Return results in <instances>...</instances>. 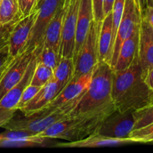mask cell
<instances>
[{
  "mask_svg": "<svg viewBox=\"0 0 153 153\" xmlns=\"http://www.w3.org/2000/svg\"><path fill=\"white\" fill-rule=\"evenodd\" d=\"M79 100V98L76 99L58 108L46 107L23 117L16 118L13 116L1 128L5 130L24 131L34 135H38L56 122L70 117V112L76 105Z\"/></svg>",
  "mask_w": 153,
  "mask_h": 153,
  "instance_id": "4",
  "label": "cell"
},
{
  "mask_svg": "<svg viewBox=\"0 0 153 153\" xmlns=\"http://www.w3.org/2000/svg\"><path fill=\"white\" fill-rule=\"evenodd\" d=\"M40 1V0H39V1H38V2H39V1Z\"/></svg>",
  "mask_w": 153,
  "mask_h": 153,
  "instance_id": "42",
  "label": "cell"
},
{
  "mask_svg": "<svg viewBox=\"0 0 153 153\" xmlns=\"http://www.w3.org/2000/svg\"><path fill=\"white\" fill-rule=\"evenodd\" d=\"M134 143L131 137L114 138L94 132L88 137L77 141H67L56 143L55 147H97V146H114Z\"/></svg>",
  "mask_w": 153,
  "mask_h": 153,
  "instance_id": "18",
  "label": "cell"
},
{
  "mask_svg": "<svg viewBox=\"0 0 153 153\" xmlns=\"http://www.w3.org/2000/svg\"><path fill=\"white\" fill-rule=\"evenodd\" d=\"M142 16H144L145 19L147 20V22L152 25L153 28V7L152 6H150V5L146 6L144 12H143V14L142 15Z\"/></svg>",
  "mask_w": 153,
  "mask_h": 153,
  "instance_id": "34",
  "label": "cell"
},
{
  "mask_svg": "<svg viewBox=\"0 0 153 153\" xmlns=\"http://www.w3.org/2000/svg\"><path fill=\"white\" fill-rule=\"evenodd\" d=\"M35 49H25L15 56L0 79V100L3 96L17 85L25 74Z\"/></svg>",
  "mask_w": 153,
  "mask_h": 153,
  "instance_id": "11",
  "label": "cell"
},
{
  "mask_svg": "<svg viewBox=\"0 0 153 153\" xmlns=\"http://www.w3.org/2000/svg\"><path fill=\"white\" fill-rule=\"evenodd\" d=\"M134 126L133 111H115L101 123L95 132L114 138L128 137Z\"/></svg>",
  "mask_w": 153,
  "mask_h": 153,
  "instance_id": "10",
  "label": "cell"
},
{
  "mask_svg": "<svg viewBox=\"0 0 153 153\" xmlns=\"http://www.w3.org/2000/svg\"><path fill=\"white\" fill-rule=\"evenodd\" d=\"M54 140L19 131L5 130L0 133L1 147H46L52 146Z\"/></svg>",
  "mask_w": 153,
  "mask_h": 153,
  "instance_id": "15",
  "label": "cell"
},
{
  "mask_svg": "<svg viewBox=\"0 0 153 153\" xmlns=\"http://www.w3.org/2000/svg\"><path fill=\"white\" fill-rule=\"evenodd\" d=\"M74 63L73 58L61 57L58 65L53 70L54 80L59 85L61 91L73 78Z\"/></svg>",
  "mask_w": 153,
  "mask_h": 153,
  "instance_id": "22",
  "label": "cell"
},
{
  "mask_svg": "<svg viewBox=\"0 0 153 153\" xmlns=\"http://www.w3.org/2000/svg\"><path fill=\"white\" fill-rule=\"evenodd\" d=\"M16 1H17V0H16Z\"/></svg>",
  "mask_w": 153,
  "mask_h": 153,
  "instance_id": "43",
  "label": "cell"
},
{
  "mask_svg": "<svg viewBox=\"0 0 153 153\" xmlns=\"http://www.w3.org/2000/svg\"><path fill=\"white\" fill-rule=\"evenodd\" d=\"M100 23L93 21L82 47L73 58L74 73L73 78H78L94 70L99 63L98 34Z\"/></svg>",
  "mask_w": 153,
  "mask_h": 153,
  "instance_id": "5",
  "label": "cell"
},
{
  "mask_svg": "<svg viewBox=\"0 0 153 153\" xmlns=\"http://www.w3.org/2000/svg\"><path fill=\"white\" fill-rule=\"evenodd\" d=\"M134 117V129L143 128L153 123V102L133 111Z\"/></svg>",
  "mask_w": 153,
  "mask_h": 153,
  "instance_id": "25",
  "label": "cell"
},
{
  "mask_svg": "<svg viewBox=\"0 0 153 153\" xmlns=\"http://www.w3.org/2000/svg\"><path fill=\"white\" fill-rule=\"evenodd\" d=\"M138 28L139 26L121 45L117 59L113 67L114 72H120L126 70L135 59L138 49Z\"/></svg>",
  "mask_w": 153,
  "mask_h": 153,
  "instance_id": "20",
  "label": "cell"
},
{
  "mask_svg": "<svg viewBox=\"0 0 153 153\" xmlns=\"http://www.w3.org/2000/svg\"><path fill=\"white\" fill-rule=\"evenodd\" d=\"M112 49V15L111 11L104 16L100 25L98 34L99 62L105 61L110 64Z\"/></svg>",
  "mask_w": 153,
  "mask_h": 153,
  "instance_id": "19",
  "label": "cell"
},
{
  "mask_svg": "<svg viewBox=\"0 0 153 153\" xmlns=\"http://www.w3.org/2000/svg\"><path fill=\"white\" fill-rule=\"evenodd\" d=\"M134 143H149V144H151V143L153 142V134H150V135L146 136V137L134 139Z\"/></svg>",
  "mask_w": 153,
  "mask_h": 153,
  "instance_id": "37",
  "label": "cell"
},
{
  "mask_svg": "<svg viewBox=\"0 0 153 153\" xmlns=\"http://www.w3.org/2000/svg\"><path fill=\"white\" fill-rule=\"evenodd\" d=\"M138 55L139 62L144 78L148 71L153 68V28L144 16H140L138 28Z\"/></svg>",
  "mask_w": 153,
  "mask_h": 153,
  "instance_id": "13",
  "label": "cell"
},
{
  "mask_svg": "<svg viewBox=\"0 0 153 153\" xmlns=\"http://www.w3.org/2000/svg\"><path fill=\"white\" fill-rule=\"evenodd\" d=\"M36 50L20 82L10 91H7L0 100V128H1L4 124L7 123L10 119L13 117L15 113L17 111L18 103L20 100L22 91L25 87L30 84L33 73L37 64Z\"/></svg>",
  "mask_w": 153,
  "mask_h": 153,
  "instance_id": "7",
  "label": "cell"
},
{
  "mask_svg": "<svg viewBox=\"0 0 153 153\" xmlns=\"http://www.w3.org/2000/svg\"><path fill=\"white\" fill-rule=\"evenodd\" d=\"M94 21L100 23L104 18V0H92Z\"/></svg>",
  "mask_w": 153,
  "mask_h": 153,
  "instance_id": "31",
  "label": "cell"
},
{
  "mask_svg": "<svg viewBox=\"0 0 153 153\" xmlns=\"http://www.w3.org/2000/svg\"><path fill=\"white\" fill-rule=\"evenodd\" d=\"M40 88H40V87L31 85L30 84L28 86L25 87V88L22 91L20 100H19V103H18L17 111H19V109L22 108L23 106H25L36 95V94L40 91Z\"/></svg>",
  "mask_w": 153,
  "mask_h": 153,
  "instance_id": "28",
  "label": "cell"
},
{
  "mask_svg": "<svg viewBox=\"0 0 153 153\" xmlns=\"http://www.w3.org/2000/svg\"><path fill=\"white\" fill-rule=\"evenodd\" d=\"M61 56L59 52L52 48L42 46L37 48L36 50V61L37 63L43 64L49 68L54 69L58 65Z\"/></svg>",
  "mask_w": 153,
  "mask_h": 153,
  "instance_id": "24",
  "label": "cell"
},
{
  "mask_svg": "<svg viewBox=\"0 0 153 153\" xmlns=\"http://www.w3.org/2000/svg\"><path fill=\"white\" fill-rule=\"evenodd\" d=\"M61 92L59 85L52 78L48 83L42 87L36 95L19 109L24 116H28L44 108Z\"/></svg>",
  "mask_w": 153,
  "mask_h": 153,
  "instance_id": "16",
  "label": "cell"
},
{
  "mask_svg": "<svg viewBox=\"0 0 153 153\" xmlns=\"http://www.w3.org/2000/svg\"><path fill=\"white\" fill-rule=\"evenodd\" d=\"M147 5H150L153 7V0H147Z\"/></svg>",
  "mask_w": 153,
  "mask_h": 153,
  "instance_id": "39",
  "label": "cell"
},
{
  "mask_svg": "<svg viewBox=\"0 0 153 153\" xmlns=\"http://www.w3.org/2000/svg\"><path fill=\"white\" fill-rule=\"evenodd\" d=\"M13 58H14V57H13V58H10V59L9 60V61H7V62L5 64H4V67H3L2 68H1V69H0V79H1V76H2L3 75H4V72L6 71V70H7V67H9V65H10V63L12 62V61H13Z\"/></svg>",
  "mask_w": 153,
  "mask_h": 153,
  "instance_id": "38",
  "label": "cell"
},
{
  "mask_svg": "<svg viewBox=\"0 0 153 153\" xmlns=\"http://www.w3.org/2000/svg\"><path fill=\"white\" fill-rule=\"evenodd\" d=\"M37 14L38 8L36 7L30 14L22 16L16 22L9 37L8 48L10 56H16L24 50L29 39Z\"/></svg>",
  "mask_w": 153,
  "mask_h": 153,
  "instance_id": "12",
  "label": "cell"
},
{
  "mask_svg": "<svg viewBox=\"0 0 153 153\" xmlns=\"http://www.w3.org/2000/svg\"><path fill=\"white\" fill-rule=\"evenodd\" d=\"M93 73L94 70L76 79L72 78L64 89L46 107L58 108L79 98L89 87L92 79Z\"/></svg>",
  "mask_w": 153,
  "mask_h": 153,
  "instance_id": "14",
  "label": "cell"
},
{
  "mask_svg": "<svg viewBox=\"0 0 153 153\" xmlns=\"http://www.w3.org/2000/svg\"><path fill=\"white\" fill-rule=\"evenodd\" d=\"M21 17L16 0H1L0 4V23H7Z\"/></svg>",
  "mask_w": 153,
  "mask_h": 153,
  "instance_id": "23",
  "label": "cell"
},
{
  "mask_svg": "<svg viewBox=\"0 0 153 153\" xmlns=\"http://www.w3.org/2000/svg\"><path fill=\"white\" fill-rule=\"evenodd\" d=\"M151 144H153V142H152V143H151Z\"/></svg>",
  "mask_w": 153,
  "mask_h": 153,
  "instance_id": "41",
  "label": "cell"
},
{
  "mask_svg": "<svg viewBox=\"0 0 153 153\" xmlns=\"http://www.w3.org/2000/svg\"><path fill=\"white\" fill-rule=\"evenodd\" d=\"M134 1H135V4L137 6L140 16H141L147 6V0H134Z\"/></svg>",
  "mask_w": 153,
  "mask_h": 153,
  "instance_id": "36",
  "label": "cell"
},
{
  "mask_svg": "<svg viewBox=\"0 0 153 153\" xmlns=\"http://www.w3.org/2000/svg\"><path fill=\"white\" fill-rule=\"evenodd\" d=\"M39 0H17L21 16H28L37 7Z\"/></svg>",
  "mask_w": 153,
  "mask_h": 153,
  "instance_id": "30",
  "label": "cell"
},
{
  "mask_svg": "<svg viewBox=\"0 0 153 153\" xmlns=\"http://www.w3.org/2000/svg\"><path fill=\"white\" fill-rule=\"evenodd\" d=\"M110 114L105 112H94L70 116L56 122L38 135L67 141H77L95 132L101 123Z\"/></svg>",
  "mask_w": 153,
  "mask_h": 153,
  "instance_id": "3",
  "label": "cell"
},
{
  "mask_svg": "<svg viewBox=\"0 0 153 153\" xmlns=\"http://www.w3.org/2000/svg\"><path fill=\"white\" fill-rule=\"evenodd\" d=\"M1 0H0V4H1Z\"/></svg>",
  "mask_w": 153,
  "mask_h": 153,
  "instance_id": "40",
  "label": "cell"
},
{
  "mask_svg": "<svg viewBox=\"0 0 153 153\" xmlns=\"http://www.w3.org/2000/svg\"><path fill=\"white\" fill-rule=\"evenodd\" d=\"M113 69L105 61H100L94 70L88 89L79 98L70 116L94 112L111 114L116 111L112 100Z\"/></svg>",
  "mask_w": 153,
  "mask_h": 153,
  "instance_id": "2",
  "label": "cell"
},
{
  "mask_svg": "<svg viewBox=\"0 0 153 153\" xmlns=\"http://www.w3.org/2000/svg\"><path fill=\"white\" fill-rule=\"evenodd\" d=\"M12 56H10V52H9L8 44L7 46H4L2 49H0V69L2 68L4 64L9 61Z\"/></svg>",
  "mask_w": 153,
  "mask_h": 153,
  "instance_id": "33",
  "label": "cell"
},
{
  "mask_svg": "<svg viewBox=\"0 0 153 153\" xmlns=\"http://www.w3.org/2000/svg\"><path fill=\"white\" fill-rule=\"evenodd\" d=\"M145 83L152 92H153V68L151 69L143 78Z\"/></svg>",
  "mask_w": 153,
  "mask_h": 153,
  "instance_id": "35",
  "label": "cell"
},
{
  "mask_svg": "<svg viewBox=\"0 0 153 153\" xmlns=\"http://www.w3.org/2000/svg\"><path fill=\"white\" fill-rule=\"evenodd\" d=\"M63 16H64V9L62 4H61L58 11L46 28L42 46L52 48L59 52L61 32H62Z\"/></svg>",
  "mask_w": 153,
  "mask_h": 153,
  "instance_id": "21",
  "label": "cell"
},
{
  "mask_svg": "<svg viewBox=\"0 0 153 153\" xmlns=\"http://www.w3.org/2000/svg\"><path fill=\"white\" fill-rule=\"evenodd\" d=\"M126 0H114L111 9L112 15V40H113V46L114 43L115 37H116L117 31L118 26L122 19L124 7H125Z\"/></svg>",
  "mask_w": 153,
  "mask_h": 153,
  "instance_id": "27",
  "label": "cell"
},
{
  "mask_svg": "<svg viewBox=\"0 0 153 153\" xmlns=\"http://www.w3.org/2000/svg\"><path fill=\"white\" fill-rule=\"evenodd\" d=\"M81 0H62L64 16L59 54L61 57L73 58L76 23Z\"/></svg>",
  "mask_w": 153,
  "mask_h": 153,
  "instance_id": "6",
  "label": "cell"
},
{
  "mask_svg": "<svg viewBox=\"0 0 153 153\" xmlns=\"http://www.w3.org/2000/svg\"><path fill=\"white\" fill-rule=\"evenodd\" d=\"M111 94L116 110L120 112L134 111L153 102V92L142 76L138 55L126 70L114 72Z\"/></svg>",
  "mask_w": 153,
  "mask_h": 153,
  "instance_id": "1",
  "label": "cell"
},
{
  "mask_svg": "<svg viewBox=\"0 0 153 153\" xmlns=\"http://www.w3.org/2000/svg\"><path fill=\"white\" fill-rule=\"evenodd\" d=\"M140 16L134 0H126L122 19L118 26L112 49L110 65L113 69L117 59L121 45L138 28Z\"/></svg>",
  "mask_w": 153,
  "mask_h": 153,
  "instance_id": "9",
  "label": "cell"
},
{
  "mask_svg": "<svg viewBox=\"0 0 153 153\" xmlns=\"http://www.w3.org/2000/svg\"><path fill=\"white\" fill-rule=\"evenodd\" d=\"M153 134V123H152L149 124V125L143 127V128L133 130V131L130 133L128 137H131V138L132 139L133 141H134V139L146 137V136L150 135V134Z\"/></svg>",
  "mask_w": 153,
  "mask_h": 153,
  "instance_id": "32",
  "label": "cell"
},
{
  "mask_svg": "<svg viewBox=\"0 0 153 153\" xmlns=\"http://www.w3.org/2000/svg\"><path fill=\"white\" fill-rule=\"evenodd\" d=\"M61 1L62 0H40L37 3L38 14L24 49L42 47L46 28L58 11Z\"/></svg>",
  "mask_w": 153,
  "mask_h": 153,
  "instance_id": "8",
  "label": "cell"
},
{
  "mask_svg": "<svg viewBox=\"0 0 153 153\" xmlns=\"http://www.w3.org/2000/svg\"><path fill=\"white\" fill-rule=\"evenodd\" d=\"M18 19L7 23H0V49L8 44L10 34Z\"/></svg>",
  "mask_w": 153,
  "mask_h": 153,
  "instance_id": "29",
  "label": "cell"
},
{
  "mask_svg": "<svg viewBox=\"0 0 153 153\" xmlns=\"http://www.w3.org/2000/svg\"><path fill=\"white\" fill-rule=\"evenodd\" d=\"M94 20V16L92 0H81L79 12H78L77 23H76L73 58L76 57L79 49L82 47L89 31L90 26Z\"/></svg>",
  "mask_w": 153,
  "mask_h": 153,
  "instance_id": "17",
  "label": "cell"
},
{
  "mask_svg": "<svg viewBox=\"0 0 153 153\" xmlns=\"http://www.w3.org/2000/svg\"><path fill=\"white\" fill-rule=\"evenodd\" d=\"M53 70L40 63L36 64L30 85L42 88L52 79Z\"/></svg>",
  "mask_w": 153,
  "mask_h": 153,
  "instance_id": "26",
  "label": "cell"
}]
</instances>
